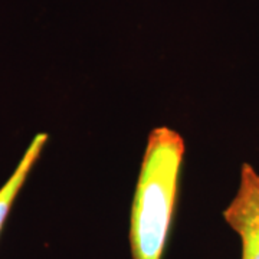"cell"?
<instances>
[{"label": "cell", "instance_id": "2", "mask_svg": "<svg viewBox=\"0 0 259 259\" xmlns=\"http://www.w3.org/2000/svg\"><path fill=\"white\" fill-rule=\"evenodd\" d=\"M223 219L241 239V259H259V173L249 163L242 164L238 190Z\"/></svg>", "mask_w": 259, "mask_h": 259}, {"label": "cell", "instance_id": "3", "mask_svg": "<svg viewBox=\"0 0 259 259\" xmlns=\"http://www.w3.org/2000/svg\"><path fill=\"white\" fill-rule=\"evenodd\" d=\"M47 143V133L36 134L33 140L30 141V144L26 148L25 154L20 158L16 168L13 170L12 176L6 180L5 185L2 186V189H0V235L3 232V228L6 225L10 212H12L15 200L18 199L20 190L23 189L30 171L33 170V167L37 163Z\"/></svg>", "mask_w": 259, "mask_h": 259}, {"label": "cell", "instance_id": "1", "mask_svg": "<svg viewBox=\"0 0 259 259\" xmlns=\"http://www.w3.org/2000/svg\"><path fill=\"white\" fill-rule=\"evenodd\" d=\"M185 140L176 130L148 134L130 216L133 259H163L176 212Z\"/></svg>", "mask_w": 259, "mask_h": 259}]
</instances>
